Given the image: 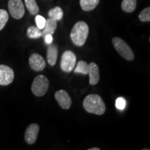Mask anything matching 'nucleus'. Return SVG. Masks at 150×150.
<instances>
[{
	"label": "nucleus",
	"mask_w": 150,
	"mask_h": 150,
	"mask_svg": "<svg viewBox=\"0 0 150 150\" xmlns=\"http://www.w3.org/2000/svg\"><path fill=\"white\" fill-rule=\"evenodd\" d=\"M83 106L86 111L97 115H102L106 111L105 103L102 97L96 94L86 96L83 102Z\"/></svg>",
	"instance_id": "1"
},
{
	"label": "nucleus",
	"mask_w": 150,
	"mask_h": 150,
	"mask_svg": "<svg viewBox=\"0 0 150 150\" xmlns=\"http://www.w3.org/2000/svg\"><path fill=\"white\" fill-rule=\"evenodd\" d=\"M89 34V27L87 23L79 21L75 23L70 33V38L76 46L82 47L85 44Z\"/></svg>",
	"instance_id": "2"
},
{
	"label": "nucleus",
	"mask_w": 150,
	"mask_h": 150,
	"mask_svg": "<svg viewBox=\"0 0 150 150\" xmlns=\"http://www.w3.org/2000/svg\"><path fill=\"white\" fill-rule=\"evenodd\" d=\"M112 43L117 53L125 60L129 61H134L135 56L128 44L119 37H114L112 39Z\"/></svg>",
	"instance_id": "3"
},
{
	"label": "nucleus",
	"mask_w": 150,
	"mask_h": 150,
	"mask_svg": "<svg viewBox=\"0 0 150 150\" xmlns=\"http://www.w3.org/2000/svg\"><path fill=\"white\" fill-rule=\"evenodd\" d=\"M49 88V80L45 75H38L33 81L31 91L37 97H42L47 93Z\"/></svg>",
	"instance_id": "4"
},
{
	"label": "nucleus",
	"mask_w": 150,
	"mask_h": 150,
	"mask_svg": "<svg viewBox=\"0 0 150 150\" xmlns=\"http://www.w3.org/2000/svg\"><path fill=\"white\" fill-rule=\"evenodd\" d=\"M76 63V57L74 52L70 50L64 52L61 56V68L65 72H70L74 70Z\"/></svg>",
	"instance_id": "5"
},
{
	"label": "nucleus",
	"mask_w": 150,
	"mask_h": 150,
	"mask_svg": "<svg viewBox=\"0 0 150 150\" xmlns=\"http://www.w3.org/2000/svg\"><path fill=\"white\" fill-rule=\"evenodd\" d=\"M9 13L13 18L20 20L24 15V6L22 0H9L8 3Z\"/></svg>",
	"instance_id": "6"
},
{
	"label": "nucleus",
	"mask_w": 150,
	"mask_h": 150,
	"mask_svg": "<svg viewBox=\"0 0 150 150\" xmlns=\"http://www.w3.org/2000/svg\"><path fill=\"white\" fill-rule=\"evenodd\" d=\"M14 72L6 65H0V85L8 86L14 80Z\"/></svg>",
	"instance_id": "7"
},
{
	"label": "nucleus",
	"mask_w": 150,
	"mask_h": 150,
	"mask_svg": "<svg viewBox=\"0 0 150 150\" xmlns=\"http://www.w3.org/2000/svg\"><path fill=\"white\" fill-rule=\"evenodd\" d=\"M56 102L63 109H69L72 105V99L68 93L65 90H59L54 94Z\"/></svg>",
	"instance_id": "8"
},
{
	"label": "nucleus",
	"mask_w": 150,
	"mask_h": 150,
	"mask_svg": "<svg viewBox=\"0 0 150 150\" xmlns=\"http://www.w3.org/2000/svg\"><path fill=\"white\" fill-rule=\"evenodd\" d=\"M40 127L36 123L31 124L26 129L24 133V140L29 145H33L36 141Z\"/></svg>",
	"instance_id": "9"
},
{
	"label": "nucleus",
	"mask_w": 150,
	"mask_h": 150,
	"mask_svg": "<svg viewBox=\"0 0 150 150\" xmlns=\"http://www.w3.org/2000/svg\"><path fill=\"white\" fill-rule=\"evenodd\" d=\"M29 63L31 68L35 72L42 71L46 66V62L45 59L42 56L37 53L32 54L30 56Z\"/></svg>",
	"instance_id": "10"
},
{
	"label": "nucleus",
	"mask_w": 150,
	"mask_h": 150,
	"mask_svg": "<svg viewBox=\"0 0 150 150\" xmlns=\"http://www.w3.org/2000/svg\"><path fill=\"white\" fill-rule=\"evenodd\" d=\"M90 77V84L91 85H96L99 81V67L96 63L91 62L88 64V73Z\"/></svg>",
	"instance_id": "11"
},
{
	"label": "nucleus",
	"mask_w": 150,
	"mask_h": 150,
	"mask_svg": "<svg viewBox=\"0 0 150 150\" xmlns=\"http://www.w3.org/2000/svg\"><path fill=\"white\" fill-rule=\"evenodd\" d=\"M59 54V48L56 45L50 44L47 50V62L51 66H54L56 65L58 59Z\"/></svg>",
	"instance_id": "12"
},
{
	"label": "nucleus",
	"mask_w": 150,
	"mask_h": 150,
	"mask_svg": "<svg viewBox=\"0 0 150 150\" xmlns=\"http://www.w3.org/2000/svg\"><path fill=\"white\" fill-rule=\"evenodd\" d=\"M57 28V21L52 18H49L46 20L45 25L42 29V36L46 35H53Z\"/></svg>",
	"instance_id": "13"
},
{
	"label": "nucleus",
	"mask_w": 150,
	"mask_h": 150,
	"mask_svg": "<svg viewBox=\"0 0 150 150\" xmlns=\"http://www.w3.org/2000/svg\"><path fill=\"white\" fill-rule=\"evenodd\" d=\"M100 0H79L81 8L84 11H93L97 6Z\"/></svg>",
	"instance_id": "14"
},
{
	"label": "nucleus",
	"mask_w": 150,
	"mask_h": 150,
	"mask_svg": "<svg viewBox=\"0 0 150 150\" xmlns=\"http://www.w3.org/2000/svg\"><path fill=\"white\" fill-rule=\"evenodd\" d=\"M137 6L136 0H122V9L126 13H133L136 10Z\"/></svg>",
	"instance_id": "15"
},
{
	"label": "nucleus",
	"mask_w": 150,
	"mask_h": 150,
	"mask_svg": "<svg viewBox=\"0 0 150 150\" xmlns=\"http://www.w3.org/2000/svg\"><path fill=\"white\" fill-rule=\"evenodd\" d=\"M73 70L74 73L86 75L88 73V64L86 61H80L77 63H76Z\"/></svg>",
	"instance_id": "16"
},
{
	"label": "nucleus",
	"mask_w": 150,
	"mask_h": 150,
	"mask_svg": "<svg viewBox=\"0 0 150 150\" xmlns=\"http://www.w3.org/2000/svg\"><path fill=\"white\" fill-rule=\"evenodd\" d=\"M48 16L50 18L54 19L56 21H59V20H61L63 18V11L61 7L56 6L49 11Z\"/></svg>",
	"instance_id": "17"
},
{
	"label": "nucleus",
	"mask_w": 150,
	"mask_h": 150,
	"mask_svg": "<svg viewBox=\"0 0 150 150\" xmlns=\"http://www.w3.org/2000/svg\"><path fill=\"white\" fill-rule=\"evenodd\" d=\"M27 35L28 38L32 39L39 38L42 36V31L38 27H34V26H30L28 27L27 30Z\"/></svg>",
	"instance_id": "18"
},
{
	"label": "nucleus",
	"mask_w": 150,
	"mask_h": 150,
	"mask_svg": "<svg viewBox=\"0 0 150 150\" xmlns=\"http://www.w3.org/2000/svg\"><path fill=\"white\" fill-rule=\"evenodd\" d=\"M28 11L31 15H36L39 12V7L35 0H24Z\"/></svg>",
	"instance_id": "19"
},
{
	"label": "nucleus",
	"mask_w": 150,
	"mask_h": 150,
	"mask_svg": "<svg viewBox=\"0 0 150 150\" xmlns=\"http://www.w3.org/2000/svg\"><path fill=\"white\" fill-rule=\"evenodd\" d=\"M8 20V13L4 9H0V31L4 28Z\"/></svg>",
	"instance_id": "20"
},
{
	"label": "nucleus",
	"mask_w": 150,
	"mask_h": 150,
	"mask_svg": "<svg viewBox=\"0 0 150 150\" xmlns=\"http://www.w3.org/2000/svg\"><path fill=\"white\" fill-rule=\"evenodd\" d=\"M138 18L141 22H149L150 21V8L147 7L144 8L141 12L140 13Z\"/></svg>",
	"instance_id": "21"
},
{
	"label": "nucleus",
	"mask_w": 150,
	"mask_h": 150,
	"mask_svg": "<svg viewBox=\"0 0 150 150\" xmlns=\"http://www.w3.org/2000/svg\"><path fill=\"white\" fill-rule=\"evenodd\" d=\"M35 23H36L37 27L38 29H40V30H42L43 28L45 27V22H46V20L44 17L41 16H36L35 17Z\"/></svg>",
	"instance_id": "22"
},
{
	"label": "nucleus",
	"mask_w": 150,
	"mask_h": 150,
	"mask_svg": "<svg viewBox=\"0 0 150 150\" xmlns=\"http://www.w3.org/2000/svg\"><path fill=\"white\" fill-rule=\"evenodd\" d=\"M127 102L123 97H118L115 101V106L118 110H124L126 107Z\"/></svg>",
	"instance_id": "23"
},
{
	"label": "nucleus",
	"mask_w": 150,
	"mask_h": 150,
	"mask_svg": "<svg viewBox=\"0 0 150 150\" xmlns=\"http://www.w3.org/2000/svg\"><path fill=\"white\" fill-rule=\"evenodd\" d=\"M45 42L48 45L51 44L52 41H53V37H52V35H45Z\"/></svg>",
	"instance_id": "24"
},
{
	"label": "nucleus",
	"mask_w": 150,
	"mask_h": 150,
	"mask_svg": "<svg viewBox=\"0 0 150 150\" xmlns=\"http://www.w3.org/2000/svg\"><path fill=\"white\" fill-rule=\"evenodd\" d=\"M88 150H100V149L98 147H92V148H90V149H88Z\"/></svg>",
	"instance_id": "25"
}]
</instances>
